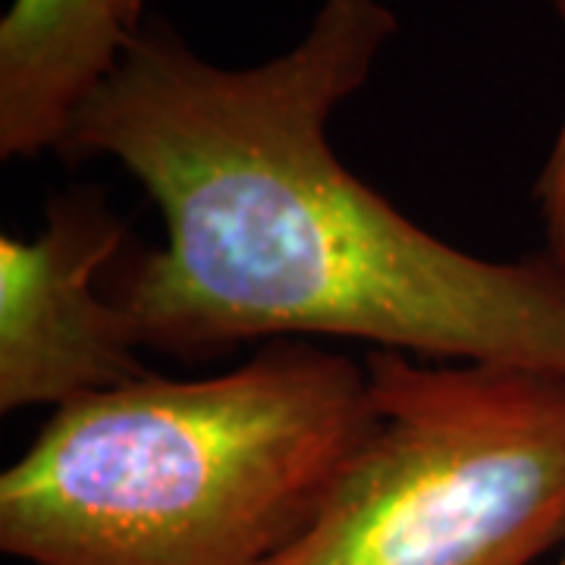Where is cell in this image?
Here are the masks:
<instances>
[{
	"mask_svg": "<svg viewBox=\"0 0 565 565\" xmlns=\"http://www.w3.org/2000/svg\"><path fill=\"white\" fill-rule=\"evenodd\" d=\"M396 29L384 0H321L299 44L233 70L167 22L141 25L61 151L120 163L161 214V248L107 277L141 349L202 362L245 343L359 340L565 374L563 255L493 262L444 243L327 139Z\"/></svg>",
	"mask_w": 565,
	"mask_h": 565,
	"instance_id": "obj_1",
	"label": "cell"
},
{
	"mask_svg": "<svg viewBox=\"0 0 565 565\" xmlns=\"http://www.w3.org/2000/svg\"><path fill=\"white\" fill-rule=\"evenodd\" d=\"M371 422L364 359L315 340L82 396L0 475V550L22 565L270 563L318 519Z\"/></svg>",
	"mask_w": 565,
	"mask_h": 565,
	"instance_id": "obj_2",
	"label": "cell"
},
{
	"mask_svg": "<svg viewBox=\"0 0 565 565\" xmlns=\"http://www.w3.org/2000/svg\"><path fill=\"white\" fill-rule=\"evenodd\" d=\"M374 422L264 565H531L565 544V374L364 355Z\"/></svg>",
	"mask_w": 565,
	"mask_h": 565,
	"instance_id": "obj_3",
	"label": "cell"
},
{
	"mask_svg": "<svg viewBox=\"0 0 565 565\" xmlns=\"http://www.w3.org/2000/svg\"><path fill=\"white\" fill-rule=\"evenodd\" d=\"M126 223L102 192L54 199L32 239L0 236V412L76 403L148 377L107 277Z\"/></svg>",
	"mask_w": 565,
	"mask_h": 565,
	"instance_id": "obj_4",
	"label": "cell"
},
{
	"mask_svg": "<svg viewBox=\"0 0 565 565\" xmlns=\"http://www.w3.org/2000/svg\"><path fill=\"white\" fill-rule=\"evenodd\" d=\"M141 32V0H13L0 20V158L61 154Z\"/></svg>",
	"mask_w": 565,
	"mask_h": 565,
	"instance_id": "obj_5",
	"label": "cell"
},
{
	"mask_svg": "<svg viewBox=\"0 0 565 565\" xmlns=\"http://www.w3.org/2000/svg\"><path fill=\"white\" fill-rule=\"evenodd\" d=\"M550 7L565 25V0H550ZM534 202L544 223V245L565 258V114L541 167V177L534 182Z\"/></svg>",
	"mask_w": 565,
	"mask_h": 565,
	"instance_id": "obj_6",
	"label": "cell"
},
{
	"mask_svg": "<svg viewBox=\"0 0 565 565\" xmlns=\"http://www.w3.org/2000/svg\"><path fill=\"white\" fill-rule=\"evenodd\" d=\"M556 565H565V544H563V553H559V559H556Z\"/></svg>",
	"mask_w": 565,
	"mask_h": 565,
	"instance_id": "obj_7",
	"label": "cell"
}]
</instances>
